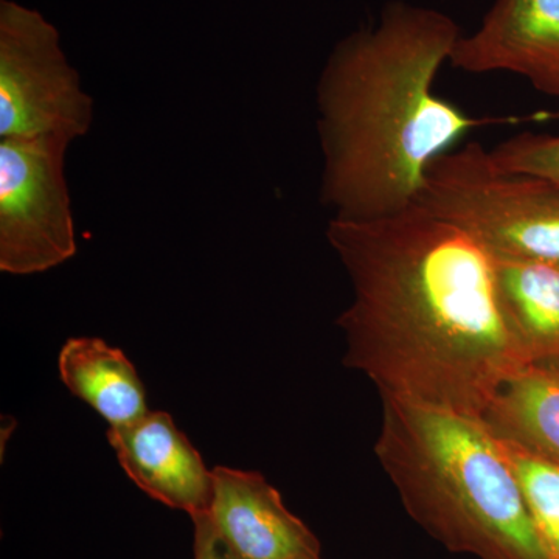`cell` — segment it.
<instances>
[{
	"label": "cell",
	"instance_id": "1",
	"mask_svg": "<svg viewBox=\"0 0 559 559\" xmlns=\"http://www.w3.org/2000/svg\"><path fill=\"white\" fill-rule=\"evenodd\" d=\"M326 240L352 283L337 319L344 366L380 395L484 417L532 366L511 331L491 253L423 205L377 219L333 218Z\"/></svg>",
	"mask_w": 559,
	"mask_h": 559
},
{
	"label": "cell",
	"instance_id": "2",
	"mask_svg": "<svg viewBox=\"0 0 559 559\" xmlns=\"http://www.w3.org/2000/svg\"><path fill=\"white\" fill-rule=\"evenodd\" d=\"M460 36L448 14L396 0L331 51L316 102L320 200L334 218L377 219L417 204L432 162L491 121L436 92Z\"/></svg>",
	"mask_w": 559,
	"mask_h": 559
},
{
	"label": "cell",
	"instance_id": "3",
	"mask_svg": "<svg viewBox=\"0 0 559 559\" xmlns=\"http://www.w3.org/2000/svg\"><path fill=\"white\" fill-rule=\"evenodd\" d=\"M380 396L374 454L412 520L454 554L549 559L516 474L484 419Z\"/></svg>",
	"mask_w": 559,
	"mask_h": 559
},
{
	"label": "cell",
	"instance_id": "4",
	"mask_svg": "<svg viewBox=\"0 0 559 559\" xmlns=\"http://www.w3.org/2000/svg\"><path fill=\"white\" fill-rule=\"evenodd\" d=\"M417 204L468 231L491 255L559 266V186L498 167L468 142L430 165Z\"/></svg>",
	"mask_w": 559,
	"mask_h": 559
},
{
	"label": "cell",
	"instance_id": "5",
	"mask_svg": "<svg viewBox=\"0 0 559 559\" xmlns=\"http://www.w3.org/2000/svg\"><path fill=\"white\" fill-rule=\"evenodd\" d=\"M94 98L61 49L60 32L39 11L0 2V139L83 138Z\"/></svg>",
	"mask_w": 559,
	"mask_h": 559
},
{
	"label": "cell",
	"instance_id": "6",
	"mask_svg": "<svg viewBox=\"0 0 559 559\" xmlns=\"http://www.w3.org/2000/svg\"><path fill=\"white\" fill-rule=\"evenodd\" d=\"M70 142L58 138L0 139V271L40 274L76 252L66 182Z\"/></svg>",
	"mask_w": 559,
	"mask_h": 559
},
{
	"label": "cell",
	"instance_id": "7",
	"mask_svg": "<svg viewBox=\"0 0 559 559\" xmlns=\"http://www.w3.org/2000/svg\"><path fill=\"white\" fill-rule=\"evenodd\" d=\"M452 68L507 72L559 98V0H496L480 27L460 36Z\"/></svg>",
	"mask_w": 559,
	"mask_h": 559
},
{
	"label": "cell",
	"instance_id": "8",
	"mask_svg": "<svg viewBox=\"0 0 559 559\" xmlns=\"http://www.w3.org/2000/svg\"><path fill=\"white\" fill-rule=\"evenodd\" d=\"M205 513L238 559H322L318 536L255 471L213 469L212 502Z\"/></svg>",
	"mask_w": 559,
	"mask_h": 559
},
{
	"label": "cell",
	"instance_id": "9",
	"mask_svg": "<svg viewBox=\"0 0 559 559\" xmlns=\"http://www.w3.org/2000/svg\"><path fill=\"white\" fill-rule=\"evenodd\" d=\"M108 441L121 468L145 495L190 518L205 513L213 496V469L167 412L150 411Z\"/></svg>",
	"mask_w": 559,
	"mask_h": 559
},
{
	"label": "cell",
	"instance_id": "10",
	"mask_svg": "<svg viewBox=\"0 0 559 559\" xmlns=\"http://www.w3.org/2000/svg\"><path fill=\"white\" fill-rule=\"evenodd\" d=\"M61 381L109 428H123L150 412L145 385L120 348L98 337H70L58 356Z\"/></svg>",
	"mask_w": 559,
	"mask_h": 559
},
{
	"label": "cell",
	"instance_id": "11",
	"mask_svg": "<svg viewBox=\"0 0 559 559\" xmlns=\"http://www.w3.org/2000/svg\"><path fill=\"white\" fill-rule=\"evenodd\" d=\"M491 257L500 307L530 362L559 370V266Z\"/></svg>",
	"mask_w": 559,
	"mask_h": 559
},
{
	"label": "cell",
	"instance_id": "12",
	"mask_svg": "<svg viewBox=\"0 0 559 559\" xmlns=\"http://www.w3.org/2000/svg\"><path fill=\"white\" fill-rule=\"evenodd\" d=\"M481 419L496 436L559 462V370L525 367L498 390Z\"/></svg>",
	"mask_w": 559,
	"mask_h": 559
},
{
	"label": "cell",
	"instance_id": "13",
	"mask_svg": "<svg viewBox=\"0 0 559 559\" xmlns=\"http://www.w3.org/2000/svg\"><path fill=\"white\" fill-rule=\"evenodd\" d=\"M499 437V436H498ZM547 558L559 559V462L499 437Z\"/></svg>",
	"mask_w": 559,
	"mask_h": 559
},
{
	"label": "cell",
	"instance_id": "14",
	"mask_svg": "<svg viewBox=\"0 0 559 559\" xmlns=\"http://www.w3.org/2000/svg\"><path fill=\"white\" fill-rule=\"evenodd\" d=\"M503 170L538 176L559 186V134L521 132L489 150Z\"/></svg>",
	"mask_w": 559,
	"mask_h": 559
},
{
	"label": "cell",
	"instance_id": "15",
	"mask_svg": "<svg viewBox=\"0 0 559 559\" xmlns=\"http://www.w3.org/2000/svg\"><path fill=\"white\" fill-rule=\"evenodd\" d=\"M193 521V559H238L216 535L207 513L197 514Z\"/></svg>",
	"mask_w": 559,
	"mask_h": 559
}]
</instances>
